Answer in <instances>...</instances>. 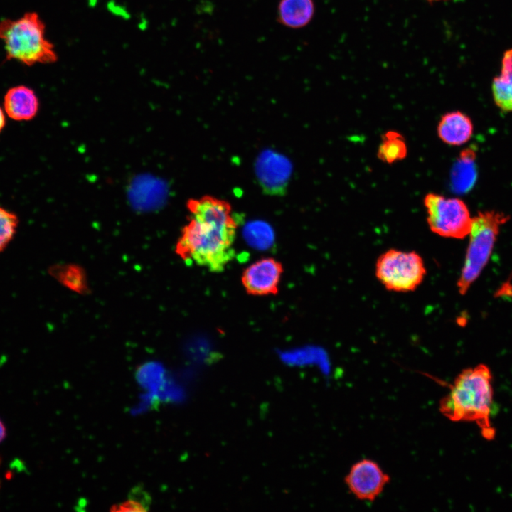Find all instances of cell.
<instances>
[{
	"label": "cell",
	"instance_id": "6da1fadb",
	"mask_svg": "<svg viewBox=\"0 0 512 512\" xmlns=\"http://www.w3.org/2000/svg\"><path fill=\"white\" fill-rule=\"evenodd\" d=\"M191 213L176 245L177 254L186 262L223 272L235 255L238 223L225 201L206 196L191 199Z\"/></svg>",
	"mask_w": 512,
	"mask_h": 512
},
{
	"label": "cell",
	"instance_id": "7a4b0ae2",
	"mask_svg": "<svg viewBox=\"0 0 512 512\" xmlns=\"http://www.w3.org/2000/svg\"><path fill=\"white\" fill-rule=\"evenodd\" d=\"M489 367L479 364L462 370L440 401L442 414L454 422H474L486 439L495 437L490 415L494 391Z\"/></svg>",
	"mask_w": 512,
	"mask_h": 512
},
{
	"label": "cell",
	"instance_id": "3957f363",
	"mask_svg": "<svg viewBox=\"0 0 512 512\" xmlns=\"http://www.w3.org/2000/svg\"><path fill=\"white\" fill-rule=\"evenodd\" d=\"M0 38L4 43L7 60L28 66L57 60L53 44L45 36V25L36 12H27L16 20L1 21Z\"/></svg>",
	"mask_w": 512,
	"mask_h": 512
},
{
	"label": "cell",
	"instance_id": "277c9868",
	"mask_svg": "<svg viewBox=\"0 0 512 512\" xmlns=\"http://www.w3.org/2000/svg\"><path fill=\"white\" fill-rule=\"evenodd\" d=\"M508 219L509 216L494 210L479 212L472 218L469 244L457 284L461 294L466 293L486 267L500 228Z\"/></svg>",
	"mask_w": 512,
	"mask_h": 512
},
{
	"label": "cell",
	"instance_id": "5b68a950",
	"mask_svg": "<svg viewBox=\"0 0 512 512\" xmlns=\"http://www.w3.org/2000/svg\"><path fill=\"white\" fill-rule=\"evenodd\" d=\"M425 274L424 261L415 251L390 249L383 252L375 264L377 279L390 291H413L422 283Z\"/></svg>",
	"mask_w": 512,
	"mask_h": 512
},
{
	"label": "cell",
	"instance_id": "8992f818",
	"mask_svg": "<svg viewBox=\"0 0 512 512\" xmlns=\"http://www.w3.org/2000/svg\"><path fill=\"white\" fill-rule=\"evenodd\" d=\"M430 230L444 238L463 239L469 233L472 218L466 203L457 198L428 193L424 198Z\"/></svg>",
	"mask_w": 512,
	"mask_h": 512
},
{
	"label": "cell",
	"instance_id": "52a82bcc",
	"mask_svg": "<svg viewBox=\"0 0 512 512\" xmlns=\"http://www.w3.org/2000/svg\"><path fill=\"white\" fill-rule=\"evenodd\" d=\"M345 481L349 491L358 499L373 501L390 481V476L377 463L363 459L352 466Z\"/></svg>",
	"mask_w": 512,
	"mask_h": 512
},
{
	"label": "cell",
	"instance_id": "ba28073f",
	"mask_svg": "<svg viewBox=\"0 0 512 512\" xmlns=\"http://www.w3.org/2000/svg\"><path fill=\"white\" fill-rule=\"evenodd\" d=\"M282 273L283 267L280 262L272 257L262 258L244 270L241 282L248 294L274 295L278 292Z\"/></svg>",
	"mask_w": 512,
	"mask_h": 512
},
{
	"label": "cell",
	"instance_id": "9c48e42d",
	"mask_svg": "<svg viewBox=\"0 0 512 512\" xmlns=\"http://www.w3.org/2000/svg\"><path fill=\"white\" fill-rule=\"evenodd\" d=\"M291 173V165L284 156L266 151L258 157L256 174L262 188L270 194L284 192Z\"/></svg>",
	"mask_w": 512,
	"mask_h": 512
},
{
	"label": "cell",
	"instance_id": "30bf717a",
	"mask_svg": "<svg viewBox=\"0 0 512 512\" xmlns=\"http://www.w3.org/2000/svg\"><path fill=\"white\" fill-rule=\"evenodd\" d=\"M7 115L16 121L30 120L38 110V100L33 90L25 85L10 88L4 99Z\"/></svg>",
	"mask_w": 512,
	"mask_h": 512
},
{
	"label": "cell",
	"instance_id": "8fae6325",
	"mask_svg": "<svg viewBox=\"0 0 512 512\" xmlns=\"http://www.w3.org/2000/svg\"><path fill=\"white\" fill-rule=\"evenodd\" d=\"M439 137L444 143L459 146L467 142L473 134L471 119L459 111L450 112L443 115L437 127Z\"/></svg>",
	"mask_w": 512,
	"mask_h": 512
},
{
	"label": "cell",
	"instance_id": "7c38bea8",
	"mask_svg": "<svg viewBox=\"0 0 512 512\" xmlns=\"http://www.w3.org/2000/svg\"><path fill=\"white\" fill-rule=\"evenodd\" d=\"M314 11L313 0H279L277 19L287 28H301L311 21Z\"/></svg>",
	"mask_w": 512,
	"mask_h": 512
},
{
	"label": "cell",
	"instance_id": "4fadbf2b",
	"mask_svg": "<svg viewBox=\"0 0 512 512\" xmlns=\"http://www.w3.org/2000/svg\"><path fill=\"white\" fill-rule=\"evenodd\" d=\"M496 105L501 110L512 112V48L506 50L501 61V70L492 82Z\"/></svg>",
	"mask_w": 512,
	"mask_h": 512
},
{
	"label": "cell",
	"instance_id": "5bb4252c",
	"mask_svg": "<svg viewBox=\"0 0 512 512\" xmlns=\"http://www.w3.org/2000/svg\"><path fill=\"white\" fill-rule=\"evenodd\" d=\"M473 152L466 150L454 164L452 172V183L454 188L459 191L469 189L476 178Z\"/></svg>",
	"mask_w": 512,
	"mask_h": 512
},
{
	"label": "cell",
	"instance_id": "9a60e30c",
	"mask_svg": "<svg viewBox=\"0 0 512 512\" xmlns=\"http://www.w3.org/2000/svg\"><path fill=\"white\" fill-rule=\"evenodd\" d=\"M406 155L407 146L403 137L394 131L385 133L378 150V158L384 162L392 164L403 159Z\"/></svg>",
	"mask_w": 512,
	"mask_h": 512
},
{
	"label": "cell",
	"instance_id": "2e32d148",
	"mask_svg": "<svg viewBox=\"0 0 512 512\" xmlns=\"http://www.w3.org/2000/svg\"><path fill=\"white\" fill-rule=\"evenodd\" d=\"M151 498L148 492L140 485L132 488L128 498L119 504L112 506V511H147L151 506Z\"/></svg>",
	"mask_w": 512,
	"mask_h": 512
},
{
	"label": "cell",
	"instance_id": "e0dca14e",
	"mask_svg": "<svg viewBox=\"0 0 512 512\" xmlns=\"http://www.w3.org/2000/svg\"><path fill=\"white\" fill-rule=\"evenodd\" d=\"M17 225V216L12 212L0 207V252L12 239Z\"/></svg>",
	"mask_w": 512,
	"mask_h": 512
},
{
	"label": "cell",
	"instance_id": "ac0fdd59",
	"mask_svg": "<svg viewBox=\"0 0 512 512\" xmlns=\"http://www.w3.org/2000/svg\"><path fill=\"white\" fill-rule=\"evenodd\" d=\"M6 436V430L5 425L0 420V443L5 439Z\"/></svg>",
	"mask_w": 512,
	"mask_h": 512
},
{
	"label": "cell",
	"instance_id": "d6986e66",
	"mask_svg": "<svg viewBox=\"0 0 512 512\" xmlns=\"http://www.w3.org/2000/svg\"><path fill=\"white\" fill-rule=\"evenodd\" d=\"M5 123H6L5 115H4V113L2 110V109L0 107V132L4 127Z\"/></svg>",
	"mask_w": 512,
	"mask_h": 512
},
{
	"label": "cell",
	"instance_id": "ffe728a7",
	"mask_svg": "<svg viewBox=\"0 0 512 512\" xmlns=\"http://www.w3.org/2000/svg\"><path fill=\"white\" fill-rule=\"evenodd\" d=\"M0 462H1V459H0Z\"/></svg>",
	"mask_w": 512,
	"mask_h": 512
},
{
	"label": "cell",
	"instance_id": "44dd1931",
	"mask_svg": "<svg viewBox=\"0 0 512 512\" xmlns=\"http://www.w3.org/2000/svg\"></svg>",
	"mask_w": 512,
	"mask_h": 512
}]
</instances>
